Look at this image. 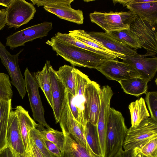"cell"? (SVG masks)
<instances>
[{"label": "cell", "mask_w": 157, "mask_h": 157, "mask_svg": "<svg viewBox=\"0 0 157 157\" xmlns=\"http://www.w3.org/2000/svg\"><path fill=\"white\" fill-rule=\"evenodd\" d=\"M68 34L74 37L83 43L93 48L105 52L114 53L118 56V58L121 55L112 52L100 44L86 37L80 31V29L70 31H69Z\"/></svg>", "instance_id": "obj_33"}, {"label": "cell", "mask_w": 157, "mask_h": 157, "mask_svg": "<svg viewBox=\"0 0 157 157\" xmlns=\"http://www.w3.org/2000/svg\"><path fill=\"white\" fill-rule=\"evenodd\" d=\"M84 128L86 139L89 147L95 154L102 155L97 126L87 122Z\"/></svg>", "instance_id": "obj_30"}, {"label": "cell", "mask_w": 157, "mask_h": 157, "mask_svg": "<svg viewBox=\"0 0 157 157\" xmlns=\"http://www.w3.org/2000/svg\"><path fill=\"white\" fill-rule=\"evenodd\" d=\"M132 0H113V3L114 4L117 3H119L122 4L124 6H125L128 3L131 2Z\"/></svg>", "instance_id": "obj_44"}, {"label": "cell", "mask_w": 157, "mask_h": 157, "mask_svg": "<svg viewBox=\"0 0 157 157\" xmlns=\"http://www.w3.org/2000/svg\"><path fill=\"white\" fill-rule=\"evenodd\" d=\"M46 44L50 46L57 54L76 66L96 69L107 58L94 52L79 48L52 37Z\"/></svg>", "instance_id": "obj_1"}, {"label": "cell", "mask_w": 157, "mask_h": 157, "mask_svg": "<svg viewBox=\"0 0 157 157\" xmlns=\"http://www.w3.org/2000/svg\"><path fill=\"white\" fill-rule=\"evenodd\" d=\"M52 109L56 123L59 122L62 111L66 104L67 92L51 65L49 67Z\"/></svg>", "instance_id": "obj_15"}, {"label": "cell", "mask_w": 157, "mask_h": 157, "mask_svg": "<svg viewBox=\"0 0 157 157\" xmlns=\"http://www.w3.org/2000/svg\"><path fill=\"white\" fill-rule=\"evenodd\" d=\"M36 128L39 130L44 139L55 144L62 151L65 140L64 135L62 131L52 128L50 129L45 128L39 124H37Z\"/></svg>", "instance_id": "obj_31"}, {"label": "cell", "mask_w": 157, "mask_h": 157, "mask_svg": "<svg viewBox=\"0 0 157 157\" xmlns=\"http://www.w3.org/2000/svg\"><path fill=\"white\" fill-rule=\"evenodd\" d=\"M29 136L41 152L43 157H56L48 150L41 133L37 128H34L30 130Z\"/></svg>", "instance_id": "obj_32"}, {"label": "cell", "mask_w": 157, "mask_h": 157, "mask_svg": "<svg viewBox=\"0 0 157 157\" xmlns=\"http://www.w3.org/2000/svg\"><path fill=\"white\" fill-rule=\"evenodd\" d=\"M134 150L125 151L121 148L113 157H133Z\"/></svg>", "instance_id": "obj_40"}, {"label": "cell", "mask_w": 157, "mask_h": 157, "mask_svg": "<svg viewBox=\"0 0 157 157\" xmlns=\"http://www.w3.org/2000/svg\"><path fill=\"white\" fill-rule=\"evenodd\" d=\"M6 9V24L17 28L32 20L36 12L34 5L25 0H12Z\"/></svg>", "instance_id": "obj_6"}, {"label": "cell", "mask_w": 157, "mask_h": 157, "mask_svg": "<svg viewBox=\"0 0 157 157\" xmlns=\"http://www.w3.org/2000/svg\"><path fill=\"white\" fill-rule=\"evenodd\" d=\"M55 36L63 42L94 52L108 59H115L118 57L117 55L114 53L105 52L93 48L83 43L68 33H63L58 32L55 34Z\"/></svg>", "instance_id": "obj_27"}, {"label": "cell", "mask_w": 157, "mask_h": 157, "mask_svg": "<svg viewBox=\"0 0 157 157\" xmlns=\"http://www.w3.org/2000/svg\"><path fill=\"white\" fill-rule=\"evenodd\" d=\"M128 130L121 112L110 107L107 126L105 157H113L122 148Z\"/></svg>", "instance_id": "obj_2"}, {"label": "cell", "mask_w": 157, "mask_h": 157, "mask_svg": "<svg viewBox=\"0 0 157 157\" xmlns=\"http://www.w3.org/2000/svg\"><path fill=\"white\" fill-rule=\"evenodd\" d=\"M1 11V10H0V12Z\"/></svg>", "instance_id": "obj_48"}, {"label": "cell", "mask_w": 157, "mask_h": 157, "mask_svg": "<svg viewBox=\"0 0 157 157\" xmlns=\"http://www.w3.org/2000/svg\"><path fill=\"white\" fill-rule=\"evenodd\" d=\"M74 0H30L33 5L37 6H51L57 5H71Z\"/></svg>", "instance_id": "obj_37"}, {"label": "cell", "mask_w": 157, "mask_h": 157, "mask_svg": "<svg viewBox=\"0 0 157 157\" xmlns=\"http://www.w3.org/2000/svg\"><path fill=\"white\" fill-rule=\"evenodd\" d=\"M145 100L151 115V117L157 122V92H148L146 93Z\"/></svg>", "instance_id": "obj_35"}, {"label": "cell", "mask_w": 157, "mask_h": 157, "mask_svg": "<svg viewBox=\"0 0 157 157\" xmlns=\"http://www.w3.org/2000/svg\"><path fill=\"white\" fill-rule=\"evenodd\" d=\"M43 137L44 143L51 153L56 157H60L61 151L57 146L55 144L46 140Z\"/></svg>", "instance_id": "obj_38"}, {"label": "cell", "mask_w": 157, "mask_h": 157, "mask_svg": "<svg viewBox=\"0 0 157 157\" xmlns=\"http://www.w3.org/2000/svg\"><path fill=\"white\" fill-rule=\"evenodd\" d=\"M0 157H17L11 149L7 146L0 151Z\"/></svg>", "instance_id": "obj_41"}, {"label": "cell", "mask_w": 157, "mask_h": 157, "mask_svg": "<svg viewBox=\"0 0 157 157\" xmlns=\"http://www.w3.org/2000/svg\"><path fill=\"white\" fill-rule=\"evenodd\" d=\"M17 115L19 129L26 153L30 151L29 132L37 124L30 117L29 112L21 105L17 106L15 110Z\"/></svg>", "instance_id": "obj_19"}, {"label": "cell", "mask_w": 157, "mask_h": 157, "mask_svg": "<svg viewBox=\"0 0 157 157\" xmlns=\"http://www.w3.org/2000/svg\"><path fill=\"white\" fill-rule=\"evenodd\" d=\"M52 28V23L48 21L29 27L7 37L6 45L11 49L24 46L26 42L46 36Z\"/></svg>", "instance_id": "obj_7"}, {"label": "cell", "mask_w": 157, "mask_h": 157, "mask_svg": "<svg viewBox=\"0 0 157 157\" xmlns=\"http://www.w3.org/2000/svg\"><path fill=\"white\" fill-rule=\"evenodd\" d=\"M80 31L86 36L100 44L113 53L124 56H132L137 53L136 49L118 42L107 32L86 31L81 29Z\"/></svg>", "instance_id": "obj_16"}, {"label": "cell", "mask_w": 157, "mask_h": 157, "mask_svg": "<svg viewBox=\"0 0 157 157\" xmlns=\"http://www.w3.org/2000/svg\"><path fill=\"white\" fill-rule=\"evenodd\" d=\"M12 0H0V5L7 8L8 7Z\"/></svg>", "instance_id": "obj_43"}, {"label": "cell", "mask_w": 157, "mask_h": 157, "mask_svg": "<svg viewBox=\"0 0 157 157\" xmlns=\"http://www.w3.org/2000/svg\"><path fill=\"white\" fill-rule=\"evenodd\" d=\"M91 80L88 76L78 69H75L76 96L74 97L75 104L83 109L84 94L87 84Z\"/></svg>", "instance_id": "obj_29"}, {"label": "cell", "mask_w": 157, "mask_h": 157, "mask_svg": "<svg viewBox=\"0 0 157 157\" xmlns=\"http://www.w3.org/2000/svg\"><path fill=\"white\" fill-rule=\"evenodd\" d=\"M101 102L97 123V128L102 155L105 157L106 129L110 102L113 93L110 86H105L101 88Z\"/></svg>", "instance_id": "obj_12"}, {"label": "cell", "mask_w": 157, "mask_h": 157, "mask_svg": "<svg viewBox=\"0 0 157 157\" xmlns=\"http://www.w3.org/2000/svg\"><path fill=\"white\" fill-rule=\"evenodd\" d=\"M143 156L157 157V139H154L146 144L140 150Z\"/></svg>", "instance_id": "obj_36"}, {"label": "cell", "mask_w": 157, "mask_h": 157, "mask_svg": "<svg viewBox=\"0 0 157 157\" xmlns=\"http://www.w3.org/2000/svg\"><path fill=\"white\" fill-rule=\"evenodd\" d=\"M62 132L65 140L60 157H103L87 150L71 135Z\"/></svg>", "instance_id": "obj_18"}, {"label": "cell", "mask_w": 157, "mask_h": 157, "mask_svg": "<svg viewBox=\"0 0 157 157\" xmlns=\"http://www.w3.org/2000/svg\"><path fill=\"white\" fill-rule=\"evenodd\" d=\"M101 88L97 82L91 81L85 88L83 112L86 121L97 126L101 102Z\"/></svg>", "instance_id": "obj_10"}, {"label": "cell", "mask_w": 157, "mask_h": 157, "mask_svg": "<svg viewBox=\"0 0 157 157\" xmlns=\"http://www.w3.org/2000/svg\"><path fill=\"white\" fill-rule=\"evenodd\" d=\"M107 33L116 41L131 48L136 50L142 48L139 41L129 29Z\"/></svg>", "instance_id": "obj_28"}, {"label": "cell", "mask_w": 157, "mask_h": 157, "mask_svg": "<svg viewBox=\"0 0 157 157\" xmlns=\"http://www.w3.org/2000/svg\"><path fill=\"white\" fill-rule=\"evenodd\" d=\"M12 99L0 100V151L7 146L6 136Z\"/></svg>", "instance_id": "obj_26"}, {"label": "cell", "mask_w": 157, "mask_h": 157, "mask_svg": "<svg viewBox=\"0 0 157 157\" xmlns=\"http://www.w3.org/2000/svg\"><path fill=\"white\" fill-rule=\"evenodd\" d=\"M26 92L28 93L34 120L40 125L48 129L51 128L46 122L44 116V109L39 91V86L34 75L26 67L24 73Z\"/></svg>", "instance_id": "obj_9"}, {"label": "cell", "mask_w": 157, "mask_h": 157, "mask_svg": "<svg viewBox=\"0 0 157 157\" xmlns=\"http://www.w3.org/2000/svg\"><path fill=\"white\" fill-rule=\"evenodd\" d=\"M118 58L132 67L141 77L149 82L152 79L157 71V57H147L138 53L132 56L121 55Z\"/></svg>", "instance_id": "obj_13"}, {"label": "cell", "mask_w": 157, "mask_h": 157, "mask_svg": "<svg viewBox=\"0 0 157 157\" xmlns=\"http://www.w3.org/2000/svg\"><path fill=\"white\" fill-rule=\"evenodd\" d=\"M126 6L129 11L143 20L153 25H157V0L147 3L135 2L132 0Z\"/></svg>", "instance_id": "obj_20"}, {"label": "cell", "mask_w": 157, "mask_h": 157, "mask_svg": "<svg viewBox=\"0 0 157 157\" xmlns=\"http://www.w3.org/2000/svg\"><path fill=\"white\" fill-rule=\"evenodd\" d=\"M47 11L53 13L59 18L78 25L83 23L84 17L82 10H75L71 5H57L44 6Z\"/></svg>", "instance_id": "obj_21"}, {"label": "cell", "mask_w": 157, "mask_h": 157, "mask_svg": "<svg viewBox=\"0 0 157 157\" xmlns=\"http://www.w3.org/2000/svg\"><path fill=\"white\" fill-rule=\"evenodd\" d=\"M134 150L133 157H143V155L140 152V149H135Z\"/></svg>", "instance_id": "obj_45"}, {"label": "cell", "mask_w": 157, "mask_h": 157, "mask_svg": "<svg viewBox=\"0 0 157 157\" xmlns=\"http://www.w3.org/2000/svg\"><path fill=\"white\" fill-rule=\"evenodd\" d=\"M135 16L130 11L109 13L95 11L89 14L91 21L107 33L129 29Z\"/></svg>", "instance_id": "obj_4"}, {"label": "cell", "mask_w": 157, "mask_h": 157, "mask_svg": "<svg viewBox=\"0 0 157 157\" xmlns=\"http://www.w3.org/2000/svg\"><path fill=\"white\" fill-rule=\"evenodd\" d=\"M129 29L137 38L142 47L146 50L145 55L154 57L157 52V25L143 20L136 15Z\"/></svg>", "instance_id": "obj_5"}, {"label": "cell", "mask_w": 157, "mask_h": 157, "mask_svg": "<svg viewBox=\"0 0 157 157\" xmlns=\"http://www.w3.org/2000/svg\"><path fill=\"white\" fill-rule=\"evenodd\" d=\"M67 98L70 109L74 117L84 127L86 122L84 118L83 110L75 103L74 97L68 93Z\"/></svg>", "instance_id": "obj_34"}, {"label": "cell", "mask_w": 157, "mask_h": 157, "mask_svg": "<svg viewBox=\"0 0 157 157\" xmlns=\"http://www.w3.org/2000/svg\"><path fill=\"white\" fill-rule=\"evenodd\" d=\"M50 62L47 60L42 70L34 73L33 75L39 86L43 92L52 109L53 108L51 85L49 75Z\"/></svg>", "instance_id": "obj_22"}, {"label": "cell", "mask_w": 157, "mask_h": 157, "mask_svg": "<svg viewBox=\"0 0 157 157\" xmlns=\"http://www.w3.org/2000/svg\"><path fill=\"white\" fill-rule=\"evenodd\" d=\"M128 108L131 116L132 128H136L143 121L150 116L145 100L142 97L131 103Z\"/></svg>", "instance_id": "obj_25"}, {"label": "cell", "mask_w": 157, "mask_h": 157, "mask_svg": "<svg viewBox=\"0 0 157 157\" xmlns=\"http://www.w3.org/2000/svg\"><path fill=\"white\" fill-rule=\"evenodd\" d=\"M0 12V30L6 25V9L1 10Z\"/></svg>", "instance_id": "obj_42"}, {"label": "cell", "mask_w": 157, "mask_h": 157, "mask_svg": "<svg viewBox=\"0 0 157 157\" xmlns=\"http://www.w3.org/2000/svg\"><path fill=\"white\" fill-rule=\"evenodd\" d=\"M23 50H21L16 54L12 55L0 41V58L1 62L10 76L11 84L16 87L22 99L24 98L26 94L25 83L19 67L18 58Z\"/></svg>", "instance_id": "obj_8"}, {"label": "cell", "mask_w": 157, "mask_h": 157, "mask_svg": "<svg viewBox=\"0 0 157 157\" xmlns=\"http://www.w3.org/2000/svg\"><path fill=\"white\" fill-rule=\"evenodd\" d=\"M6 140L9 147L17 157H25V151L19 129L17 115L15 110L11 111L9 116Z\"/></svg>", "instance_id": "obj_17"}, {"label": "cell", "mask_w": 157, "mask_h": 157, "mask_svg": "<svg viewBox=\"0 0 157 157\" xmlns=\"http://www.w3.org/2000/svg\"><path fill=\"white\" fill-rule=\"evenodd\" d=\"M148 82L141 77H135L118 82L126 94L138 97L147 92Z\"/></svg>", "instance_id": "obj_23"}, {"label": "cell", "mask_w": 157, "mask_h": 157, "mask_svg": "<svg viewBox=\"0 0 157 157\" xmlns=\"http://www.w3.org/2000/svg\"><path fill=\"white\" fill-rule=\"evenodd\" d=\"M96 69L108 79L118 82L135 77H141L132 67L123 61L108 59Z\"/></svg>", "instance_id": "obj_11"}, {"label": "cell", "mask_w": 157, "mask_h": 157, "mask_svg": "<svg viewBox=\"0 0 157 157\" xmlns=\"http://www.w3.org/2000/svg\"><path fill=\"white\" fill-rule=\"evenodd\" d=\"M59 123L62 132L71 135L87 150L91 151L86 141L84 127L74 117L70 109L67 98Z\"/></svg>", "instance_id": "obj_14"}, {"label": "cell", "mask_w": 157, "mask_h": 157, "mask_svg": "<svg viewBox=\"0 0 157 157\" xmlns=\"http://www.w3.org/2000/svg\"><path fill=\"white\" fill-rule=\"evenodd\" d=\"M143 157H146V156H143Z\"/></svg>", "instance_id": "obj_47"}, {"label": "cell", "mask_w": 157, "mask_h": 157, "mask_svg": "<svg viewBox=\"0 0 157 157\" xmlns=\"http://www.w3.org/2000/svg\"><path fill=\"white\" fill-rule=\"evenodd\" d=\"M30 151L26 153L25 157H43L33 140L30 137Z\"/></svg>", "instance_id": "obj_39"}, {"label": "cell", "mask_w": 157, "mask_h": 157, "mask_svg": "<svg viewBox=\"0 0 157 157\" xmlns=\"http://www.w3.org/2000/svg\"><path fill=\"white\" fill-rule=\"evenodd\" d=\"M156 0H133V2L137 3H147L155 2Z\"/></svg>", "instance_id": "obj_46"}, {"label": "cell", "mask_w": 157, "mask_h": 157, "mask_svg": "<svg viewBox=\"0 0 157 157\" xmlns=\"http://www.w3.org/2000/svg\"><path fill=\"white\" fill-rule=\"evenodd\" d=\"M155 139H157V122L148 117L136 128L128 129L123 147L125 151L140 150Z\"/></svg>", "instance_id": "obj_3"}, {"label": "cell", "mask_w": 157, "mask_h": 157, "mask_svg": "<svg viewBox=\"0 0 157 157\" xmlns=\"http://www.w3.org/2000/svg\"><path fill=\"white\" fill-rule=\"evenodd\" d=\"M74 67L65 64L59 67L56 74L66 88L68 93L76 96L75 69Z\"/></svg>", "instance_id": "obj_24"}]
</instances>
